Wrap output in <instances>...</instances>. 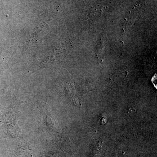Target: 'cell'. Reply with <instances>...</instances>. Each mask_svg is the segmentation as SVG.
Listing matches in <instances>:
<instances>
[{
  "mask_svg": "<svg viewBox=\"0 0 157 157\" xmlns=\"http://www.w3.org/2000/svg\"><path fill=\"white\" fill-rule=\"evenodd\" d=\"M104 48H105V46L102 44V45H99V50L98 51L99 52V55H104Z\"/></svg>",
  "mask_w": 157,
  "mask_h": 157,
  "instance_id": "6da1fadb",
  "label": "cell"
}]
</instances>
